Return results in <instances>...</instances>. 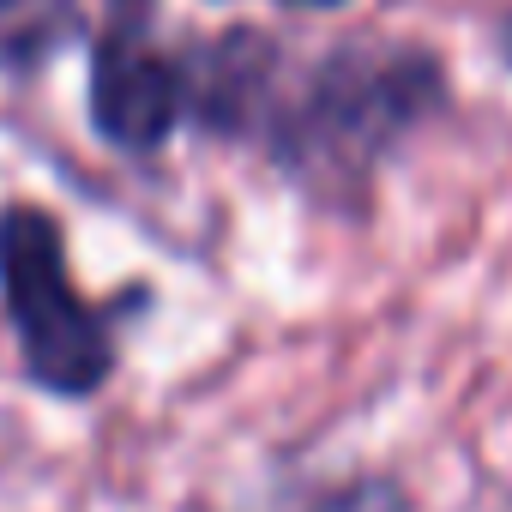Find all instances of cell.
<instances>
[{"label": "cell", "mask_w": 512, "mask_h": 512, "mask_svg": "<svg viewBox=\"0 0 512 512\" xmlns=\"http://www.w3.org/2000/svg\"><path fill=\"white\" fill-rule=\"evenodd\" d=\"M0 290H7L25 362L43 386L91 392L109 374V332L67 278L55 223L31 205H13L0 217Z\"/></svg>", "instance_id": "1"}, {"label": "cell", "mask_w": 512, "mask_h": 512, "mask_svg": "<svg viewBox=\"0 0 512 512\" xmlns=\"http://www.w3.org/2000/svg\"><path fill=\"white\" fill-rule=\"evenodd\" d=\"M91 103H97V121L115 145H157L175 115H181V73L169 55H157L133 19H121L103 49H97V85H91Z\"/></svg>", "instance_id": "2"}, {"label": "cell", "mask_w": 512, "mask_h": 512, "mask_svg": "<svg viewBox=\"0 0 512 512\" xmlns=\"http://www.w3.org/2000/svg\"><path fill=\"white\" fill-rule=\"evenodd\" d=\"M85 13V0H0V61H43Z\"/></svg>", "instance_id": "3"}, {"label": "cell", "mask_w": 512, "mask_h": 512, "mask_svg": "<svg viewBox=\"0 0 512 512\" xmlns=\"http://www.w3.org/2000/svg\"><path fill=\"white\" fill-rule=\"evenodd\" d=\"M302 7H332V0H302Z\"/></svg>", "instance_id": "4"}]
</instances>
